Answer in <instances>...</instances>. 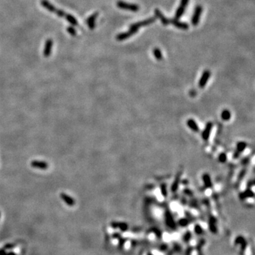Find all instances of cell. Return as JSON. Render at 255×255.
Listing matches in <instances>:
<instances>
[{"instance_id":"6da1fadb","label":"cell","mask_w":255,"mask_h":255,"mask_svg":"<svg viewBox=\"0 0 255 255\" xmlns=\"http://www.w3.org/2000/svg\"><path fill=\"white\" fill-rule=\"evenodd\" d=\"M155 21H156V18L152 17L149 18V19L143 20V21H139V22L137 23H135V24H131V25L130 26L129 30L133 32L134 33H135L137 32L139 28H140L141 26H145L150 25V24H153Z\"/></svg>"},{"instance_id":"7a4b0ae2","label":"cell","mask_w":255,"mask_h":255,"mask_svg":"<svg viewBox=\"0 0 255 255\" xmlns=\"http://www.w3.org/2000/svg\"><path fill=\"white\" fill-rule=\"evenodd\" d=\"M117 7L119 9L124 10H129L131 11L136 12L140 9V7L137 4H131V3H128L126 1H118L116 3Z\"/></svg>"},{"instance_id":"3957f363","label":"cell","mask_w":255,"mask_h":255,"mask_svg":"<svg viewBox=\"0 0 255 255\" xmlns=\"http://www.w3.org/2000/svg\"><path fill=\"white\" fill-rule=\"evenodd\" d=\"M202 7L201 6H197L195 9L194 13H193V16L191 18V24L194 26H196L198 24L200 21V17H201V13H202Z\"/></svg>"},{"instance_id":"277c9868","label":"cell","mask_w":255,"mask_h":255,"mask_svg":"<svg viewBox=\"0 0 255 255\" xmlns=\"http://www.w3.org/2000/svg\"><path fill=\"white\" fill-rule=\"evenodd\" d=\"M169 24H172V25L175 26V27H177V28L181 30H188V28H189V24H187V23L181 22V21H179V20L175 19L169 20Z\"/></svg>"},{"instance_id":"5b68a950","label":"cell","mask_w":255,"mask_h":255,"mask_svg":"<svg viewBox=\"0 0 255 255\" xmlns=\"http://www.w3.org/2000/svg\"><path fill=\"white\" fill-rule=\"evenodd\" d=\"M52 48H53V40L48 39L45 43V47L43 50V55L45 57H48L51 53Z\"/></svg>"},{"instance_id":"8992f818","label":"cell","mask_w":255,"mask_h":255,"mask_svg":"<svg viewBox=\"0 0 255 255\" xmlns=\"http://www.w3.org/2000/svg\"><path fill=\"white\" fill-rule=\"evenodd\" d=\"M155 16H156L157 18H158L159 19H160V21H161L162 24L163 25L167 26L168 24H169V20L170 19H168L167 17H165V16H164V14L162 13V11L160 9H156L155 10Z\"/></svg>"},{"instance_id":"52a82bcc","label":"cell","mask_w":255,"mask_h":255,"mask_svg":"<svg viewBox=\"0 0 255 255\" xmlns=\"http://www.w3.org/2000/svg\"><path fill=\"white\" fill-rule=\"evenodd\" d=\"M210 76V72L208 71V70H205V71L203 72L202 76H201V79H200L199 81L200 87L203 88L206 86V83H207Z\"/></svg>"},{"instance_id":"ba28073f","label":"cell","mask_w":255,"mask_h":255,"mask_svg":"<svg viewBox=\"0 0 255 255\" xmlns=\"http://www.w3.org/2000/svg\"><path fill=\"white\" fill-rule=\"evenodd\" d=\"M99 13L98 12H95L93 14H91L89 17L88 18L87 20V25L89 28L90 30H93L95 27V21L97 19V16H98Z\"/></svg>"},{"instance_id":"9c48e42d","label":"cell","mask_w":255,"mask_h":255,"mask_svg":"<svg viewBox=\"0 0 255 255\" xmlns=\"http://www.w3.org/2000/svg\"><path fill=\"white\" fill-rule=\"evenodd\" d=\"M30 165L32 167L38 168V169H46L48 168V164L45 162L43 161H38V160H34L32 161L30 163Z\"/></svg>"},{"instance_id":"30bf717a","label":"cell","mask_w":255,"mask_h":255,"mask_svg":"<svg viewBox=\"0 0 255 255\" xmlns=\"http://www.w3.org/2000/svg\"><path fill=\"white\" fill-rule=\"evenodd\" d=\"M134 34H135V33H134L133 32L129 30L127 32H123V33H118V34L116 36V40L118 41H124V40L128 39V38H130L131 36H132Z\"/></svg>"},{"instance_id":"8fae6325","label":"cell","mask_w":255,"mask_h":255,"mask_svg":"<svg viewBox=\"0 0 255 255\" xmlns=\"http://www.w3.org/2000/svg\"><path fill=\"white\" fill-rule=\"evenodd\" d=\"M41 3L44 8H45L47 10L52 12V13H55V11L56 10V8L53 5V4H50L49 1H47V0H42Z\"/></svg>"},{"instance_id":"7c38bea8","label":"cell","mask_w":255,"mask_h":255,"mask_svg":"<svg viewBox=\"0 0 255 255\" xmlns=\"http://www.w3.org/2000/svg\"><path fill=\"white\" fill-rule=\"evenodd\" d=\"M60 197H61V198H62V199L63 200V201H65V202L67 204H68V205L70 206L74 205V203H75L74 200L73 199V198H72V197H70V196H68V195H67V194H65V193H61V194H60Z\"/></svg>"},{"instance_id":"4fadbf2b","label":"cell","mask_w":255,"mask_h":255,"mask_svg":"<svg viewBox=\"0 0 255 255\" xmlns=\"http://www.w3.org/2000/svg\"><path fill=\"white\" fill-rule=\"evenodd\" d=\"M184 11H185V8L183 7H181L179 6V8L177 9L176 13H175V19H177L179 20L180 18L182 16V15L184 14Z\"/></svg>"},{"instance_id":"5bb4252c","label":"cell","mask_w":255,"mask_h":255,"mask_svg":"<svg viewBox=\"0 0 255 255\" xmlns=\"http://www.w3.org/2000/svg\"><path fill=\"white\" fill-rule=\"evenodd\" d=\"M65 18L66 19L67 21H68L73 26H78V22H77V19L74 17L73 16L70 14H66L65 15Z\"/></svg>"},{"instance_id":"9a60e30c","label":"cell","mask_w":255,"mask_h":255,"mask_svg":"<svg viewBox=\"0 0 255 255\" xmlns=\"http://www.w3.org/2000/svg\"><path fill=\"white\" fill-rule=\"evenodd\" d=\"M187 123H188V126H189V127L191 129L193 130V131H196V132H197V131H198L199 128H198V126H197V124H196V123L194 121V120H188Z\"/></svg>"},{"instance_id":"2e32d148","label":"cell","mask_w":255,"mask_h":255,"mask_svg":"<svg viewBox=\"0 0 255 255\" xmlns=\"http://www.w3.org/2000/svg\"><path fill=\"white\" fill-rule=\"evenodd\" d=\"M153 53H154V55H155V58H156L157 60H161L162 59V52H161V50H160V49H159V48H155V49L153 50Z\"/></svg>"},{"instance_id":"e0dca14e","label":"cell","mask_w":255,"mask_h":255,"mask_svg":"<svg viewBox=\"0 0 255 255\" xmlns=\"http://www.w3.org/2000/svg\"><path fill=\"white\" fill-rule=\"evenodd\" d=\"M230 116H231V115H230V111H227V110H225V111H223V113H222V118H223V120H228L230 118Z\"/></svg>"},{"instance_id":"ac0fdd59","label":"cell","mask_w":255,"mask_h":255,"mask_svg":"<svg viewBox=\"0 0 255 255\" xmlns=\"http://www.w3.org/2000/svg\"><path fill=\"white\" fill-rule=\"evenodd\" d=\"M211 127H212V125L211 124H208V125L207 127H206V131H204V134H203V137H204V138L207 139V137H208L209 132H210V129H211Z\"/></svg>"},{"instance_id":"d6986e66","label":"cell","mask_w":255,"mask_h":255,"mask_svg":"<svg viewBox=\"0 0 255 255\" xmlns=\"http://www.w3.org/2000/svg\"><path fill=\"white\" fill-rule=\"evenodd\" d=\"M67 30H68V32L69 33H70V35H71V36H75L76 35H77V31H76V30L74 29V28H73V27H72V26L68 27V28H67Z\"/></svg>"},{"instance_id":"ffe728a7","label":"cell","mask_w":255,"mask_h":255,"mask_svg":"<svg viewBox=\"0 0 255 255\" xmlns=\"http://www.w3.org/2000/svg\"><path fill=\"white\" fill-rule=\"evenodd\" d=\"M55 14L56 15H57L58 16H60V17H64V16H65V15H66V14L64 12V11L57 9H56L55 11Z\"/></svg>"},{"instance_id":"44dd1931","label":"cell","mask_w":255,"mask_h":255,"mask_svg":"<svg viewBox=\"0 0 255 255\" xmlns=\"http://www.w3.org/2000/svg\"><path fill=\"white\" fill-rule=\"evenodd\" d=\"M245 148V144L244 143H239L237 145V149L239 151H242Z\"/></svg>"},{"instance_id":"7402d4cb","label":"cell","mask_w":255,"mask_h":255,"mask_svg":"<svg viewBox=\"0 0 255 255\" xmlns=\"http://www.w3.org/2000/svg\"><path fill=\"white\" fill-rule=\"evenodd\" d=\"M189 0H181V3H180V6L181 7H184L186 8V7L187 6V4H189Z\"/></svg>"},{"instance_id":"603a6c76","label":"cell","mask_w":255,"mask_h":255,"mask_svg":"<svg viewBox=\"0 0 255 255\" xmlns=\"http://www.w3.org/2000/svg\"><path fill=\"white\" fill-rule=\"evenodd\" d=\"M195 231H196V234L200 235L201 233H202V229H201V227H200L199 225L198 226L196 225V227H195Z\"/></svg>"},{"instance_id":"cb8c5ba5","label":"cell","mask_w":255,"mask_h":255,"mask_svg":"<svg viewBox=\"0 0 255 255\" xmlns=\"http://www.w3.org/2000/svg\"><path fill=\"white\" fill-rule=\"evenodd\" d=\"M179 223H180V225H181L186 226L188 224V221H187V220L182 219V220H181V221H180Z\"/></svg>"},{"instance_id":"d4e9b609","label":"cell","mask_w":255,"mask_h":255,"mask_svg":"<svg viewBox=\"0 0 255 255\" xmlns=\"http://www.w3.org/2000/svg\"><path fill=\"white\" fill-rule=\"evenodd\" d=\"M149 255H151V254H149Z\"/></svg>"}]
</instances>
